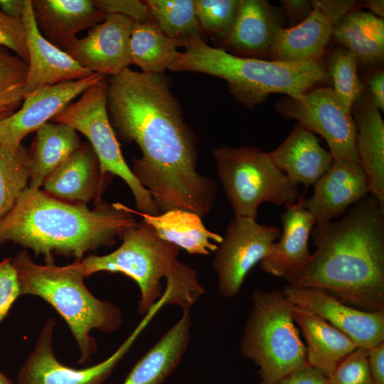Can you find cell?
I'll list each match as a JSON object with an SVG mask.
<instances>
[{
    "label": "cell",
    "instance_id": "5b68a950",
    "mask_svg": "<svg viewBox=\"0 0 384 384\" xmlns=\"http://www.w3.org/2000/svg\"><path fill=\"white\" fill-rule=\"evenodd\" d=\"M20 295L37 296L50 304L68 325L79 347V363L90 361L97 343L90 336L95 329L105 333L117 330L122 324L120 309L113 303L95 297L86 287L80 260L57 266L33 261L26 250L12 258Z\"/></svg>",
    "mask_w": 384,
    "mask_h": 384
},
{
    "label": "cell",
    "instance_id": "d4e9b609",
    "mask_svg": "<svg viewBox=\"0 0 384 384\" xmlns=\"http://www.w3.org/2000/svg\"><path fill=\"white\" fill-rule=\"evenodd\" d=\"M292 314L307 343V364L325 377L357 348L347 336L310 311L293 304Z\"/></svg>",
    "mask_w": 384,
    "mask_h": 384
},
{
    "label": "cell",
    "instance_id": "484cf974",
    "mask_svg": "<svg viewBox=\"0 0 384 384\" xmlns=\"http://www.w3.org/2000/svg\"><path fill=\"white\" fill-rule=\"evenodd\" d=\"M190 310L136 363L122 384H162L178 365L190 338Z\"/></svg>",
    "mask_w": 384,
    "mask_h": 384
},
{
    "label": "cell",
    "instance_id": "7a4b0ae2",
    "mask_svg": "<svg viewBox=\"0 0 384 384\" xmlns=\"http://www.w3.org/2000/svg\"><path fill=\"white\" fill-rule=\"evenodd\" d=\"M315 225L316 250L289 284L321 289L350 306L384 312V206L368 193L341 219Z\"/></svg>",
    "mask_w": 384,
    "mask_h": 384
},
{
    "label": "cell",
    "instance_id": "d6a6232c",
    "mask_svg": "<svg viewBox=\"0 0 384 384\" xmlns=\"http://www.w3.org/2000/svg\"><path fill=\"white\" fill-rule=\"evenodd\" d=\"M357 66L356 56L339 46L332 51L326 70L332 81L333 90L350 110L364 90L357 73Z\"/></svg>",
    "mask_w": 384,
    "mask_h": 384
},
{
    "label": "cell",
    "instance_id": "ee69618b",
    "mask_svg": "<svg viewBox=\"0 0 384 384\" xmlns=\"http://www.w3.org/2000/svg\"><path fill=\"white\" fill-rule=\"evenodd\" d=\"M23 86H18L0 96V112H12L23 100Z\"/></svg>",
    "mask_w": 384,
    "mask_h": 384
},
{
    "label": "cell",
    "instance_id": "bcb514c9",
    "mask_svg": "<svg viewBox=\"0 0 384 384\" xmlns=\"http://www.w3.org/2000/svg\"><path fill=\"white\" fill-rule=\"evenodd\" d=\"M367 6L373 12L372 14L380 18H383L384 14V1L383 0H370L367 1Z\"/></svg>",
    "mask_w": 384,
    "mask_h": 384
},
{
    "label": "cell",
    "instance_id": "ab89813d",
    "mask_svg": "<svg viewBox=\"0 0 384 384\" xmlns=\"http://www.w3.org/2000/svg\"><path fill=\"white\" fill-rule=\"evenodd\" d=\"M272 384H329L327 378L308 364Z\"/></svg>",
    "mask_w": 384,
    "mask_h": 384
},
{
    "label": "cell",
    "instance_id": "3957f363",
    "mask_svg": "<svg viewBox=\"0 0 384 384\" xmlns=\"http://www.w3.org/2000/svg\"><path fill=\"white\" fill-rule=\"evenodd\" d=\"M132 214L120 203L102 201L90 209L28 186L0 219V245L17 243L43 256L46 264H54L55 255L81 260L88 251L114 245L137 223Z\"/></svg>",
    "mask_w": 384,
    "mask_h": 384
},
{
    "label": "cell",
    "instance_id": "277c9868",
    "mask_svg": "<svg viewBox=\"0 0 384 384\" xmlns=\"http://www.w3.org/2000/svg\"><path fill=\"white\" fill-rule=\"evenodd\" d=\"M168 70L223 79L233 97L249 109L263 102L271 94L297 96L329 79L319 62L292 63L240 57L208 46L201 37L186 46Z\"/></svg>",
    "mask_w": 384,
    "mask_h": 384
},
{
    "label": "cell",
    "instance_id": "f1b7e54d",
    "mask_svg": "<svg viewBox=\"0 0 384 384\" xmlns=\"http://www.w3.org/2000/svg\"><path fill=\"white\" fill-rule=\"evenodd\" d=\"M332 36L363 64L384 57V21L372 13L351 11L335 24Z\"/></svg>",
    "mask_w": 384,
    "mask_h": 384
},
{
    "label": "cell",
    "instance_id": "8992f818",
    "mask_svg": "<svg viewBox=\"0 0 384 384\" xmlns=\"http://www.w3.org/2000/svg\"><path fill=\"white\" fill-rule=\"evenodd\" d=\"M251 300L240 352L258 366L260 384H272L307 365L306 346L282 289H255Z\"/></svg>",
    "mask_w": 384,
    "mask_h": 384
},
{
    "label": "cell",
    "instance_id": "ac0fdd59",
    "mask_svg": "<svg viewBox=\"0 0 384 384\" xmlns=\"http://www.w3.org/2000/svg\"><path fill=\"white\" fill-rule=\"evenodd\" d=\"M305 198L302 194L296 202L284 206L280 214L282 231L279 240L272 243L260 262L265 272L282 277L289 284L304 270L311 257L308 243L316 220L304 208Z\"/></svg>",
    "mask_w": 384,
    "mask_h": 384
},
{
    "label": "cell",
    "instance_id": "5bb4252c",
    "mask_svg": "<svg viewBox=\"0 0 384 384\" xmlns=\"http://www.w3.org/2000/svg\"><path fill=\"white\" fill-rule=\"evenodd\" d=\"M286 297L347 336L357 347L372 348L384 342V312L368 311L350 306L325 290L284 285Z\"/></svg>",
    "mask_w": 384,
    "mask_h": 384
},
{
    "label": "cell",
    "instance_id": "d590c367",
    "mask_svg": "<svg viewBox=\"0 0 384 384\" xmlns=\"http://www.w3.org/2000/svg\"><path fill=\"white\" fill-rule=\"evenodd\" d=\"M0 46V96L25 83L28 65L17 55L10 54Z\"/></svg>",
    "mask_w": 384,
    "mask_h": 384
},
{
    "label": "cell",
    "instance_id": "9a60e30c",
    "mask_svg": "<svg viewBox=\"0 0 384 384\" xmlns=\"http://www.w3.org/2000/svg\"><path fill=\"white\" fill-rule=\"evenodd\" d=\"M105 78L93 73L83 79L44 87L24 96L20 110L0 120V145L16 150L26 136L50 122L73 99Z\"/></svg>",
    "mask_w": 384,
    "mask_h": 384
},
{
    "label": "cell",
    "instance_id": "c3c4849f",
    "mask_svg": "<svg viewBox=\"0 0 384 384\" xmlns=\"http://www.w3.org/2000/svg\"><path fill=\"white\" fill-rule=\"evenodd\" d=\"M12 114V112H0V120L4 117H6Z\"/></svg>",
    "mask_w": 384,
    "mask_h": 384
},
{
    "label": "cell",
    "instance_id": "60d3db41",
    "mask_svg": "<svg viewBox=\"0 0 384 384\" xmlns=\"http://www.w3.org/2000/svg\"><path fill=\"white\" fill-rule=\"evenodd\" d=\"M367 354L373 384H384V342L368 349Z\"/></svg>",
    "mask_w": 384,
    "mask_h": 384
},
{
    "label": "cell",
    "instance_id": "e575fe53",
    "mask_svg": "<svg viewBox=\"0 0 384 384\" xmlns=\"http://www.w3.org/2000/svg\"><path fill=\"white\" fill-rule=\"evenodd\" d=\"M368 350L357 347L327 378L329 384H373L368 363Z\"/></svg>",
    "mask_w": 384,
    "mask_h": 384
},
{
    "label": "cell",
    "instance_id": "f35d334b",
    "mask_svg": "<svg viewBox=\"0 0 384 384\" xmlns=\"http://www.w3.org/2000/svg\"><path fill=\"white\" fill-rule=\"evenodd\" d=\"M19 296L18 281L12 257L5 258L0 262V322Z\"/></svg>",
    "mask_w": 384,
    "mask_h": 384
},
{
    "label": "cell",
    "instance_id": "f6af8a7d",
    "mask_svg": "<svg viewBox=\"0 0 384 384\" xmlns=\"http://www.w3.org/2000/svg\"><path fill=\"white\" fill-rule=\"evenodd\" d=\"M24 2L25 0H0V10L10 17L21 19Z\"/></svg>",
    "mask_w": 384,
    "mask_h": 384
},
{
    "label": "cell",
    "instance_id": "7dc6e473",
    "mask_svg": "<svg viewBox=\"0 0 384 384\" xmlns=\"http://www.w3.org/2000/svg\"><path fill=\"white\" fill-rule=\"evenodd\" d=\"M0 384H12V383L4 373L0 372Z\"/></svg>",
    "mask_w": 384,
    "mask_h": 384
},
{
    "label": "cell",
    "instance_id": "74e56055",
    "mask_svg": "<svg viewBox=\"0 0 384 384\" xmlns=\"http://www.w3.org/2000/svg\"><path fill=\"white\" fill-rule=\"evenodd\" d=\"M93 3L105 14H121L132 19L134 22L152 21L150 8L146 1L93 0Z\"/></svg>",
    "mask_w": 384,
    "mask_h": 384
},
{
    "label": "cell",
    "instance_id": "603a6c76",
    "mask_svg": "<svg viewBox=\"0 0 384 384\" xmlns=\"http://www.w3.org/2000/svg\"><path fill=\"white\" fill-rule=\"evenodd\" d=\"M274 165L297 186L314 183L331 167L334 159L314 133L297 123L284 142L268 152Z\"/></svg>",
    "mask_w": 384,
    "mask_h": 384
},
{
    "label": "cell",
    "instance_id": "4fadbf2b",
    "mask_svg": "<svg viewBox=\"0 0 384 384\" xmlns=\"http://www.w3.org/2000/svg\"><path fill=\"white\" fill-rule=\"evenodd\" d=\"M312 10L301 23L278 33L270 50L272 60L319 62L333 35L335 24L353 11L356 1L313 0Z\"/></svg>",
    "mask_w": 384,
    "mask_h": 384
},
{
    "label": "cell",
    "instance_id": "8d00e7d4",
    "mask_svg": "<svg viewBox=\"0 0 384 384\" xmlns=\"http://www.w3.org/2000/svg\"><path fill=\"white\" fill-rule=\"evenodd\" d=\"M0 46L12 50L28 63L25 31L21 19L10 17L1 10Z\"/></svg>",
    "mask_w": 384,
    "mask_h": 384
},
{
    "label": "cell",
    "instance_id": "44dd1931",
    "mask_svg": "<svg viewBox=\"0 0 384 384\" xmlns=\"http://www.w3.org/2000/svg\"><path fill=\"white\" fill-rule=\"evenodd\" d=\"M276 9L265 0H240L233 25L222 43L238 56L259 58L270 55L282 29Z\"/></svg>",
    "mask_w": 384,
    "mask_h": 384
},
{
    "label": "cell",
    "instance_id": "ba28073f",
    "mask_svg": "<svg viewBox=\"0 0 384 384\" xmlns=\"http://www.w3.org/2000/svg\"><path fill=\"white\" fill-rule=\"evenodd\" d=\"M218 176L235 216L255 218L260 204L296 202L297 186L255 146H222L213 151Z\"/></svg>",
    "mask_w": 384,
    "mask_h": 384
},
{
    "label": "cell",
    "instance_id": "4dcf8cb0",
    "mask_svg": "<svg viewBox=\"0 0 384 384\" xmlns=\"http://www.w3.org/2000/svg\"><path fill=\"white\" fill-rule=\"evenodd\" d=\"M152 21L169 38L185 47L201 37L194 0H146Z\"/></svg>",
    "mask_w": 384,
    "mask_h": 384
},
{
    "label": "cell",
    "instance_id": "836d02e7",
    "mask_svg": "<svg viewBox=\"0 0 384 384\" xmlns=\"http://www.w3.org/2000/svg\"><path fill=\"white\" fill-rule=\"evenodd\" d=\"M194 4L202 31L222 43L235 20L240 0H194Z\"/></svg>",
    "mask_w": 384,
    "mask_h": 384
},
{
    "label": "cell",
    "instance_id": "9c48e42d",
    "mask_svg": "<svg viewBox=\"0 0 384 384\" xmlns=\"http://www.w3.org/2000/svg\"><path fill=\"white\" fill-rule=\"evenodd\" d=\"M107 89L105 80L92 85L50 122L68 125L82 134L97 157L102 174L116 175L126 183L133 194L137 211L158 215L160 213L150 193L138 181L122 154L109 118Z\"/></svg>",
    "mask_w": 384,
    "mask_h": 384
},
{
    "label": "cell",
    "instance_id": "ffe728a7",
    "mask_svg": "<svg viewBox=\"0 0 384 384\" xmlns=\"http://www.w3.org/2000/svg\"><path fill=\"white\" fill-rule=\"evenodd\" d=\"M112 176L101 173L97 157L90 144L82 142L79 148L47 176L43 191L57 199L85 203L100 196Z\"/></svg>",
    "mask_w": 384,
    "mask_h": 384
},
{
    "label": "cell",
    "instance_id": "7402d4cb",
    "mask_svg": "<svg viewBox=\"0 0 384 384\" xmlns=\"http://www.w3.org/2000/svg\"><path fill=\"white\" fill-rule=\"evenodd\" d=\"M36 23L53 45L65 50L76 35L107 16L93 0H31Z\"/></svg>",
    "mask_w": 384,
    "mask_h": 384
},
{
    "label": "cell",
    "instance_id": "2e32d148",
    "mask_svg": "<svg viewBox=\"0 0 384 384\" xmlns=\"http://www.w3.org/2000/svg\"><path fill=\"white\" fill-rule=\"evenodd\" d=\"M134 21L121 14H107L83 38L74 39L65 52L82 67L106 77L119 74L131 64L130 37Z\"/></svg>",
    "mask_w": 384,
    "mask_h": 384
},
{
    "label": "cell",
    "instance_id": "30bf717a",
    "mask_svg": "<svg viewBox=\"0 0 384 384\" xmlns=\"http://www.w3.org/2000/svg\"><path fill=\"white\" fill-rule=\"evenodd\" d=\"M284 117L296 119L326 142L334 159L358 163L356 129L351 110L331 87H319L297 96H287L277 105ZM359 164V163H358Z\"/></svg>",
    "mask_w": 384,
    "mask_h": 384
},
{
    "label": "cell",
    "instance_id": "6da1fadb",
    "mask_svg": "<svg viewBox=\"0 0 384 384\" xmlns=\"http://www.w3.org/2000/svg\"><path fill=\"white\" fill-rule=\"evenodd\" d=\"M107 107L116 136L139 147L142 157L133 159L131 169L159 213L183 209L207 215L216 184L197 171L196 136L165 76L129 68L110 76Z\"/></svg>",
    "mask_w": 384,
    "mask_h": 384
},
{
    "label": "cell",
    "instance_id": "7c38bea8",
    "mask_svg": "<svg viewBox=\"0 0 384 384\" xmlns=\"http://www.w3.org/2000/svg\"><path fill=\"white\" fill-rule=\"evenodd\" d=\"M157 311V307H152L111 356L95 366L82 369L68 367L56 359L52 348L55 321L54 318L48 319L33 350L19 370L17 384H102Z\"/></svg>",
    "mask_w": 384,
    "mask_h": 384
},
{
    "label": "cell",
    "instance_id": "4316f807",
    "mask_svg": "<svg viewBox=\"0 0 384 384\" xmlns=\"http://www.w3.org/2000/svg\"><path fill=\"white\" fill-rule=\"evenodd\" d=\"M150 225L164 240L176 245L191 255H208L215 252L223 237L208 230L201 217L183 209H172L158 215H149L132 210Z\"/></svg>",
    "mask_w": 384,
    "mask_h": 384
},
{
    "label": "cell",
    "instance_id": "8fae6325",
    "mask_svg": "<svg viewBox=\"0 0 384 384\" xmlns=\"http://www.w3.org/2000/svg\"><path fill=\"white\" fill-rule=\"evenodd\" d=\"M280 234L276 225L234 215L213 260L218 290L223 297L237 295L247 273L266 256Z\"/></svg>",
    "mask_w": 384,
    "mask_h": 384
},
{
    "label": "cell",
    "instance_id": "1f68e13d",
    "mask_svg": "<svg viewBox=\"0 0 384 384\" xmlns=\"http://www.w3.org/2000/svg\"><path fill=\"white\" fill-rule=\"evenodd\" d=\"M29 179L28 149L23 144L15 151L0 145V219L14 206Z\"/></svg>",
    "mask_w": 384,
    "mask_h": 384
},
{
    "label": "cell",
    "instance_id": "b9f144b4",
    "mask_svg": "<svg viewBox=\"0 0 384 384\" xmlns=\"http://www.w3.org/2000/svg\"><path fill=\"white\" fill-rule=\"evenodd\" d=\"M280 2L289 21L295 25L304 21L312 10L311 1L282 0Z\"/></svg>",
    "mask_w": 384,
    "mask_h": 384
},
{
    "label": "cell",
    "instance_id": "cb8c5ba5",
    "mask_svg": "<svg viewBox=\"0 0 384 384\" xmlns=\"http://www.w3.org/2000/svg\"><path fill=\"white\" fill-rule=\"evenodd\" d=\"M351 112L356 129L358 163L367 176L369 193L384 206V122L364 90Z\"/></svg>",
    "mask_w": 384,
    "mask_h": 384
},
{
    "label": "cell",
    "instance_id": "83f0119b",
    "mask_svg": "<svg viewBox=\"0 0 384 384\" xmlns=\"http://www.w3.org/2000/svg\"><path fill=\"white\" fill-rule=\"evenodd\" d=\"M82 142L71 127L48 122L36 131L28 150V186L40 188L48 174L75 152Z\"/></svg>",
    "mask_w": 384,
    "mask_h": 384
},
{
    "label": "cell",
    "instance_id": "52a82bcc",
    "mask_svg": "<svg viewBox=\"0 0 384 384\" xmlns=\"http://www.w3.org/2000/svg\"><path fill=\"white\" fill-rule=\"evenodd\" d=\"M122 245L101 256L89 255L80 260L85 277L99 272L122 273L139 286L138 312L145 315L161 298V280L174 271L180 248L160 238L154 228L142 220L121 235Z\"/></svg>",
    "mask_w": 384,
    "mask_h": 384
},
{
    "label": "cell",
    "instance_id": "d6986e66",
    "mask_svg": "<svg viewBox=\"0 0 384 384\" xmlns=\"http://www.w3.org/2000/svg\"><path fill=\"white\" fill-rule=\"evenodd\" d=\"M313 187L312 195L304 201V208L314 217L315 225L345 215L369 193L368 178L361 165L343 159H334Z\"/></svg>",
    "mask_w": 384,
    "mask_h": 384
},
{
    "label": "cell",
    "instance_id": "7bdbcfd3",
    "mask_svg": "<svg viewBox=\"0 0 384 384\" xmlns=\"http://www.w3.org/2000/svg\"><path fill=\"white\" fill-rule=\"evenodd\" d=\"M369 95L375 106L380 110H384V73H374L368 80Z\"/></svg>",
    "mask_w": 384,
    "mask_h": 384
},
{
    "label": "cell",
    "instance_id": "f546056e",
    "mask_svg": "<svg viewBox=\"0 0 384 384\" xmlns=\"http://www.w3.org/2000/svg\"><path fill=\"white\" fill-rule=\"evenodd\" d=\"M178 43L153 21L134 22L130 37V61L142 73L164 75L177 58Z\"/></svg>",
    "mask_w": 384,
    "mask_h": 384
},
{
    "label": "cell",
    "instance_id": "e0dca14e",
    "mask_svg": "<svg viewBox=\"0 0 384 384\" xmlns=\"http://www.w3.org/2000/svg\"><path fill=\"white\" fill-rule=\"evenodd\" d=\"M21 19L28 55V70L22 87L23 97L44 87L83 79L93 74L41 33L31 0H25Z\"/></svg>",
    "mask_w": 384,
    "mask_h": 384
}]
</instances>
